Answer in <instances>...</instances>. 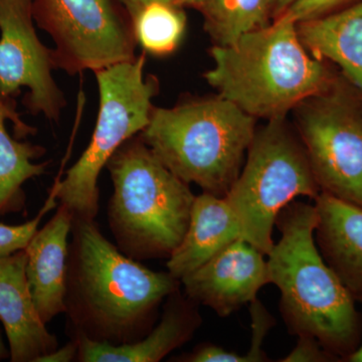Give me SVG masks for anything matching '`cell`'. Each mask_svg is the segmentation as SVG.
Returning <instances> with one entry per match:
<instances>
[{"instance_id": "1", "label": "cell", "mask_w": 362, "mask_h": 362, "mask_svg": "<svg viewBox=\"0 0 362 362\" xmlns=\"http://www.w3.org/2000/svg\"><path fill=\"white\" fill-rule=\"evenodd\" d=\"M71 235L65 303L71 335L113 345L139 341L180 280L124 255L93 218L74 216Z\"/></svg>"}, {"instance_id": "7", "label": "cell", "mask_w": 362, "mask_h": 362, "mask_svg": "<svg viewBox=\"0 0 362 362\" xmlns=\"http://www.w3.org/2000/svg\"><path fill=\"white\" fill-rule=\"evenodd\" d=\"M321 190L303 143L286 117L256 129L244 168L225 199L242 228V238L268 256L279 214L295 197L315 199Z\"/></svg>"}, {"instance_id": "17", "label": "cell", "mask_w": 362, "mask_h": 362, "mask_svg": "<svg viewBox=\"0 0 362 362\" xmlns=\"http://www.w3.org/2000/svg\"><path fill=\"white\" fill-rule=\"evenodd\" d=\"M35 133V128L21 120L16 100L0 98V218L25 211L23 185L45 175L49 166L47 161L33 162L45 156L44 146L18 141Z\"/></svg>"}, {"instance_id": "21", "label": "cell", "mask_w": 362, "mask_h": 362, "mask_svg": "<svg viewBox=\"0 0 362 362\" xmlns=\"http://www.w3.org/2000/svg\"><path fill=\"white\" fill-rule=\"evenodd\" d=\"M58 206V199L49 194L44 207L39 214L28 223L18 226H7L0 223V257L8 256L21 251L28 246L33 235L39 230L40 221L47 211Z\"/></svg>"}, {"instance_id": "18", "label": "cell", "mask_w": 362, "mask_h": 362, "mask_svg": "<svg viewBox=\"0 0 362 362\" xmlns=\"http://www.w3.org/2000/svg\"><path fill=\"white\" fill-rule=\"evenodd\" d=\"M302 44L312 56L341 69L362 94V0L347 8L297 25Z\"/></svg>"}, {"instance_id": "16", "label": "cell", "mask_w": 362, "mask_h": 362, "mask_svg": "<svg viewBox=\"0 0 362 362\" xmlns=\"http://www.w3.org/2000/svg\"><path fill=\"white\" fill-rule=\"evenodd\" d=\"M242 238V228L225 197H195L185 238L168 258V270L181 280Z\"/></svg>"}, {"instance_id": "10", "label": "cell", "mask_w": 362, "mask_h": 362, "mask_svg": "<svg viewBox=\"0 0 362 362\" xmlns=\"http://www.w3.org/2000/svg\"><path fill=\"white\" fill-rule=\"evenodd\" d=\"M33 0H0V98L13 99L23 88V104L33 116L59 122L66 106L57 84L54 52L40 42Z\"/></svg>"}, {"instance_id": "24", "label": "cell", "mask_w": 362, "mask_h": 362, "mask_svg": "<svg viewBox=\"0 0 362 362\" xmlns=\"http://www.w3.org/2000/svg\"><path fill=\"white\" fill-rule=\"evenodd\" d=\"M296 347L283 362H327L339 361L334 356L326 351L318 340L311 337H298Z\"/></svg>"}, {"instance_id": "22", "label": "cell", "mask_w": 362, "mask_h": 362, "mask_svg": "<svg viewBox=\"0 0 362 362\" xmlns=\"http://www.w3.org/2000/svg\"><path fill=\"white\" fill-rule=\"evenodd\" d=\"M251 347L247 354H244L245 362L268 361L265 352L262 349V344H263L266 335L268 334L269 329L273 326V317L257 299L251 303Z\"/></svg>"}, {"instance_id": "5", "label": "cell", "mask_w": 362, "mask_h": 362, "mask_svg": "<svg viewBox=\"0 0 362 362\" xmlns=\"http://www.w3.org/2000/svg\"><path fill=\"white\" fill-rule=\"evenodd\" d=\"M113 183L109 226L117 247L144 261L169 258L187 233L195 195L142 141L121 145L106 165Z\"/></svg>"}, {"instance_id": "13", "label": "cell", "mask_w": 362, "mask_h": 362, "mask_svg": "<svg viewBox=\"0 0 362 362\" xmlns=\"http://www.w3.org/2000/svg\"><path fill=\"white\" fill-rule=\"evenodd\" d=\"M73 220L70 207L59 204L57 213L25 247L28 286L37 313L45 324L66 313L68 239Z\"/></svg>"}, {"instance_id": "12", "label": "cell", "mask_w": 362, "mask_h": 362, "mask_svg": "<svg viewBox=\"0 0 362 362\" xmlns=\"http://www.w3.org/2000/svg\"><path fill=\"white\" fill-rule=\"evenodd\" d=\"M26 262L25 249L0 257V321L13 362H37L58 349V338L47 330L35 308Z\"/></svg>"}, {"instance_id": "19", "label": "cell", "mask_w": 362, "mask_h": 362, "mask_svg": "<svg viewBox=\"0 0 362 362\" xmlns=\"http://www.w3.org/2000/svg\"><path fill=\"white\" fill-rule=\"evenodd\" d=\"M274 0H188L202 14L214 45L233 44L240 35L270 25Z\"/></svg>"}, {"instance_id": "11", "label": "cell", "mask_w": 362, "mask_h": 362, "mask_svg": "<svg viewBox=\"0 0 362 362\" xmlns=\"http://www.w3.org/2000/svg\"><path fill=\"white\" fill-rule=\"evenodd\" d=\"M180 283L195 303L226 317L255 301L259 290L271 280L263 252L240 238Z\"/></svg>"}, {"instance_id": "4", "label": "cell", "mask_w": 362, "mask_h": 362, "mask_svg": "<svg viewBox=\"0 0 362 362\" xmlns=\"http://www.w3.org/2000/svg\"><path fill=\"white\" fill-rule=\"evenodd\" d=\"M256 118L221 96L154 107L143 142L178 178L225 197L256 132Z\"/></svg>"}, {"instance_id": "30", "label": "cell", "mask_w": 362, "mask_h": 362, "mask_svg": "<svg viewBox=\"0 0 362 362\" xmlns=\"http://www.w3.org/2000/svg\"><path fill=\"white\" fill-rule=\"evenodd\" d=\"M362 303V299L361 301ZM346 361L349 362H362V342L361 344L359 345L358 349L356 350V351L354 352V354H351L349 357V358L346 359Z\"/></svg>"}, {"instance_id": "2", "label": "cell", "mask_w": 362, "mask_h": 362, "mask_svg": "<svg viewBox=\"0 0 362 362\" xmlns=\"http://www.w3.org/2000/svg\"><path fill=\"white\" fill-rule=\"evenodd\" d=\"M315 204L290 202L279 214L281 238L268 254L271 283L281 292V312L298 337H311L339 361L361 344L356 299L315 244Z\"/></svg>"}, {"instance_id": "26", "label": "cell", "mask_w": 362, "mask_h": 362, "mask_svg": "<svg viewBox=\"0 0 362 362\" xmlns=\"http://www.w3.org/2000/svg\"><path fill=\"white\" fill-rule=\"evenodd\" d=\"M78 351V340L71 337V341L65 346L57 349L47 356L40 357L37 362H70L77 359Z\"/></svg>"}, {"instance_id": "9", "label": "cell", "mask_w": 362, "mask_h": 362, "mask_svg": "<svg viewBox=\"0 0 362 362\" xmlns=\"http://www.w3.org/2000/svg\"><path fill=\"white\" fill-rule=\"evenodd\" d=\"M37 26L54 40L56 68L76 76L133 61L132 21L119 0H33Z\"/></svg>"}, {"instance_id": "6", "label": "cell", "mask_w": 362, "mask_h": 362, "mask_svg": "<svg viewBox=\"0 0 362 362\" xmlns=\"http://www.w3.org/2000/svg\"><path fill=\"white\" fill-rule=\"evenodd\" d=\"M145 52L133 61L123 62L94 71L99 90L96 126L87 148L57 180L51 194L59 204L70 207L74 216L96 220L100 192L98 180L114 153L123 143L148 125L159 93V81L145 75Z\"/></svg>"}, {"instance_id": "23", "label": "cell", "mask_w": 362, "mask_h": 362, "mask_svg": "<svg viewBox=\"0 0 362 362\" xmlns=\"http://www.w3.org/2000/svg\"><path fill=\"white\" fill-rule=\"evenodd\" d=\"M351 0H295L282 16L298 23L322 18Z\"/></svg>"}, {"instance_id": "29", "label": "cell", "mask_w": 362, "mask_h": 362, "mask_svg": "<svg viewBox=\"0 0 362 362\" xmlns=\"http://www.w3.org/2000/svg\"><path fill=\"white\" fill-rule=\"evenodd\" d=\"M6 358H11V352H9V349H6V343H4V338H2L1 331H0V361Z\"/></svg>"}, {"instance_id": "20", "label": "cell", "mask_w": 362, "mask_h": 362, "mask_svg": "<svg viewBox=\"0 0 362 362\" xmlns=\"http://www.w3.org/2000/svg\"><path fill=\"white\" fill-rule=\"evenodd\" d=\"M182 6L154 2L132 18L133 32L143 51L156 57L168 56L180 47L187 28Z\"/></svg>"}, {"instance_id": "8", "label": "cell", "mask_w": 362, "mask_h": 362, "mask_svg": "<svg viewBox=\"0 0 362 362\" xmlns=\"http://www.w3.org/2000/svg\"><path fill=\"white\" fill-rule=\"evenodd\" d=\"M321 192L362 207V94L343 76L294 109Z\"/></svg>"}, {"instance_id": "3", "label": "cell", "mask_w": 362, "mask_h": 362, "mask_svg": "<svg viewBox=\"0 0 362 362\" xmlns=\"http://www.w3.org/2000/svg\"><path fill=\"white\" fill-rule=\"evenodd\" d=\"M211 56L214 66L204 74L206 82L256 119L287 116L307 98L328 89L338 76L309 54L297 23L285 16L233 44L214 45Z\"/></svg>"}, {"instance_id": "15", "label": "cell", "mask_w": 362, "mask_h": 362, "mask_svg": "<svg viewBox=\"0 0 362 362\" xmlns=\"http://www.w3.org/2000/svg\"><path fill=\"white\" fill-rule=\"evenodd\" d=\"M318 249L351 293L362 299V207L321 192L315 199Z\"/></svg>"}, {"instance_id": "27", "label": "cell", "mask_w": 362, "mask_h": 362, "mask_svg": "<svg viewBox=\"0 0 362 362\" xmlns=\"http://www.w3.org/2000/svg\"><path fill=\"white\" fill-rule=\"evenodd\" d=\"M129 14L131 21L136 14L139 13L143 7L148 6L154 2H161V4H173V6H187L188 0H119Z\"/></svg>"}, {"instance_id": "25", "label": "cell", "mask_w": 362, "mask_h": 362, "mask_svg": "<svg viewBox=\"0 0 362 362\" xmlns=\"http://www.w3.org/2000/svg\"><path fill=\"white\" fill-rule=\"evenodd\" d=\"M180 361L187 362H245L244 356L228 351L216 345L204 343L195 347L192 354L180 357Z\"/></svg>"}, {"instance_id": "14", "label": "cell", "mask_w": 362, "mask_h": 362, "mask_svg": "<svg viewBox=\"0 0 362 362\" xmlns=\"http://www.w3.org/2000/svg\"><path fill=\"white\" fill-rule=\"evenodd\" d=\"M202 316L197 303L180 289L171 293L161 321L139 341L113 345L98 342L83 335H71L78 343L76 361L81 362H158L187 343L199 329Z\"/></svg>"}, {"instance_id": "28", "label": "cell", "mask_w": 362, "mask_h": 362, "mask_svg": "<svg viewBox=\"0 0 362 362\" xmlns=\"http://www.w3.org/2000/svg\"><path fill=\"white\" fill-rule=\"evenodd\" d=\"M294 1L295 0H274L272 18H274V20H277L278 18H280V16L289 8V6H291Z\"/></svg>"}]
</instances>
